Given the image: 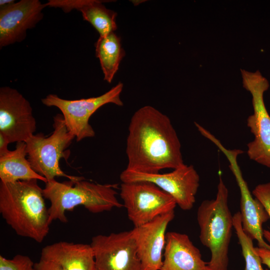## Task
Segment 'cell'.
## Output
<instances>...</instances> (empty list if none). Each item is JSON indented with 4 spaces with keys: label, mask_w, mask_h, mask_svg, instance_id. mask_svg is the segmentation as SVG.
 I'll return each instance as SVG.
<instances>
[{
    "label": "cell",
    "mask_w": 270,
    "mask_h": 270,
    "mask_svg": "<svg viewBox=\"0 0 270 270\" xmlns=\"http://www.w3.org/2000/svg\"><path fill=\"white\" fill-rule=\"evenodd\" d=\"M96 56L98 58L104 80L110 84L126 55L120 38L115 32L100 36L95 44Z\"/></svg>",
    "instance_id": "cell-18"
},
{
    "label": "cell",
    "mask_w": 270,
    "mask_h": 270,
    "mask_svg": "<svg viewBox=\"0 0 270 270\" xmlns=\"http://www.w3.org/2000/svg\"><path fill=\"white\" fill-rule=\"evenodd\" d=\"M206 137L217 146L229 162V167L240 190V212L244 232L253 240H257L258 247L270 250V244L264 238L262 228V224L270 218L269 216L260 202L253 198L237 162L238 156L243 152L240 150L227 149L210 133L207 134Z\"/></svg>",
    "instance_id": "cell-10"
},
{
    "label": "cell",
    "mask_w": 270,
    "mask_h": 270,
    "mask_svg": "<svg viewBox=\"0 0 270 270\" xmlns=\"http://www.w3.org/2000/svg\"><path fill=\"white\" fill-rule=\"evenodd\" d=\"M120 190L124 206L134 227L174 210L177 205L172 196L150 182H122Z\"/></svg>",
    "instance_id": "cell-8"
},
{
    "label": "cell",
    "mask_w": 270,
    "mask_h": 270,
    "mask_svg": "<svg viewBox=\"0 0 270 270\" xmlns=\"http://www.w3.org/2000/svg\"><path fill=\"white\" fill-rule=\"evenodd\" d=\"M124 84L119 82L104 94L96 97L68 100L54 94H49L42 99L47 106H55L62 112L68 130L76 137L77 142L95 136L89 124L90 116L100 107L108 104L122 106L120 99Z\"/></svg>",
    "instance_id": "cell-7"
},
{
    "label": "cell",
    "mask_w": 270,
    "mask_h": 270,
    "mask_svg": "<svg viewBox=\"0 0 270 270\" xmlns=\"http://www.w3.org/2000/svg\"><path fill=\"white\" fill-rule=\"evenodd\" d=\"M115 184H100L84 178L59 182L55 179L45 183L42 188L44 198L50 200L49 220L68 222L66 210L83 206L90 212L97 214L124 206L118 200Z\"/></svg>",
    "instance_id": "cell-3"
},
{
    "label": "cell",
    "mask_w": 270,
    "mask_h": 270,
    "mask_svg": "<svg viewBox=\"0 0 270 270\" xmlns=\"http://www.w3.org/2000/svg\"><path fill=\"white\" fill-rule=\"evenodd\" d=\"M38 180L0 182V213L20 236L42 242L50 223Z\"/></svg>",
    "instance_id": "cell-2"
},
{
    "label": "cell",
    "mask_w": 270,
    "mask_h": 270,
    "mask_svg": "<svg viewBox=\"0 0 270 270\" xmlns=\"http://www.w3.org/2000/svg\"><path fill=\"white\" fill-rule=\"evenodd\" d=\"M35 270H64L58 263L40 256L38 262L34 263Z\"/></svg>",
    "instance_id": "cell-23"
},
{
    "label": "cell",
    "mask_w": 270,
    "mask_h": 270,
    "mask_svg": "<svg viewBox=\"0 0 270 270\" xmlns=\"http://www.w3.org/2000/svg\"><path fill=\"white\" fill-rule=\"evenodd\" d=\"M122 182H150L172 196L180 208L192 209L200 186V176L192 165L184 164L171 172L146 174L125 169L120 174Z\"/></svg>",
    "instance_id": "cell-9"
},
{
    "label": "cell",
    "mask_w": 270,
    "mask_h": 270,
    "mask_svg": "<svg viewBox=\"0 0 270 270\" xmlns=\"http://www.w3.org/2000/svg\"><path fill=\"white\" fill-rule=\"evenodd\" d=\"M104 2L108 1L86 0L78 10L81 12L83 19L90 24L98 32L100 36L114 32L117 29V13L107 8L102 4Z\"/></svg>",
    "instance_id": "cell-19"
},
{
    "label": "cell",
    "mask_w": 270,
    "mask_h": 270,
    "mask_svg": "<svg viewBox=\"0 0 270 270\" xmlns=\"http://www.w3.org/2000/svg\"><path fill=\"white\" fill-rule=\"evenodd\" d=\"M255 198L262 204L270 218V182L256 186L252 192ZM263 236L270 244V231L263 230Z\"/></svg>",
    "instance_id": "cell-22"
},
{
    "label": "cell",
    "mask_w": 270,
    "mask_h": 270,
    "mask_svg": "<svg viewBox=\"0 0 270 270\" xmlns=\"http://www.w3.org/2000/svg\"><path fill=\"white\" fill-rule=\"evenodd\" d=\"M15 2L14 0H0V7L4 6L10 4Z\"/></svg>",
    "instance_id": "cell-26"
},
{
    "label": "cell",
    "mask_w": 270,
    "mask_h": 270,
    "mask_svg": "<svg viewBox=\"0 0 270 270\" xmlns=\"http://www.w3.org/2000/svg\"><path fill=\"white\" fill-rule=\"evenodd\" d=\"M90 244L95 270H142L130 230L95 236Z\"/></svg>",
    "instance_id": "cell-11"
},
{
    "label": "cell",
    "mask_w": 270,
    "mask_h": 270,
    "mask_svg": "<svg viewBox=\"0 0 270 270\" xmlns=\"http://www.w3.org/2000/svg\"><path fill=\"white\" fill-rule=\"evenodd\" d=\"M233 224L245 261L244 270H268L262 268L261 259L254 246L253 240L242 229L240 212L233 216Z\"/></svg>",
    "instance_id": "cell-20"
},
{
    "label": "cell",
    "mask_w": 270,
    "mask_h": 270,
    "mask_svg": "<svg viewBox=\"0 0 270 270\" xmlns=\"http://www.w3.org/2000/svg\"><path fill=\"white\" fill-rule=\"evenodd\" d=\"M52 126L54 130L50 136L38 133L33 134L25 142L28 160L32 168L47 182L59 176L73 181L84 178L67 174L60 168V160L62 158H68L69 154L65 150L76 137L68 130L62 114L54 116Z\"/></svg>",
    "instance_id": "cell-5"
},
{
    "label": "cell",
    "mask_w": 270,
    "mask_h": 270,
    "mask_svg": "<svg viewBox=\"0 0 270 270\" xmlns=\"http://www.w3.org/2000/svg\"><path fill=\"white\" fill-rule=\"evenodd\" d=\"M255 249L261 259L262 264L270 269V250L259 247L255 248Z\"/></svg>",
    "instance_id": "cell-24"
},
{
    "label": "cell",
    "mask_w": 270,
    "mask_h": 270,
    "mask_svg": "<svg viewBox=\"0 0 270 270\" xmlns=\"http://www.w3.org/2000/svg\"><path fill=\"white\" fill-rule=\"evenodd\" d=\"M45 7L39 0H21L0 7V48L23 41L26 31L43 18Z\"/></svg>",
    "instance_id": "cell-13"
},
{
    "label": "cell",
    "mask_w": 270,
    "mask_h": 270,
    "mask_svg": "<svg viewBox=\"0 0 270 270\" xmlns=\"http://www.w3.org/2000/svg\"><path fill=\"white\" fill-rule=\"evenodd\" d=\"M128 163L126 169L158 174L184 164L181 144L170 118L150 106L132 115L126 142Z\"/></svg>",
    "instance_id": "cell-1"
},
{
    "label": "cell",
    "mask_w": 270,
    "mask_h": 270,
    "mask_svg": "<svg viewBox=\"0 0 270 270\" xmlns=\"http://www.w3.org/2000/svg\"><path fill=\"white\" fill-rule=\"evenodd\" d=\"M40 256L55 262L64 270H95L90 244L59 242L44 247Z\"/></svg>",
    "instance_id": "cell-16"
},
{
    "label": "cell",
    "mask_w": 270,
    "mask_h": 270,
    "mask_svg": "<svg viewBox=\"0 0 270 270\" xmlns=\"http://www.w3.org/2000/svg\"><path fill=\"white\" fill-rule=\"evenodd\" d=\"M174 210L159 216L130 230L136 243L142 270H160L162 264L166 228Z\"/></svg>",
    "instance_id": "cell-14"
},
{
    "label": "cell",
    "mask_w": 270,
    "mask_h": 270,
    "mask_svg": "<svg viewBox=\"0 0 270 270\" xmlns=\"http://www.w3.org/2000/svg\"><path fill=\"white\" fill-rule=\"evenodd\" d=\"M26 143L16 142L14 150L0 156V179L3 182L38 180L47 182L46 179L36 172L29 161Z\"/></svg>",
    "instance_id": "cell-17"
},
{
    "label": "cell",
    "mask_w": 270,
    "mask_h": 270,
    "mask_svg": "<svg viewBox=\"0 0 270 270\" xmlns=\"http://www.w3.org/2000/svg\"><path fill=\"white\" fill-rule=\"evenodd\" d=\"M160 270H208L200 250L184 234L167 232Z\"/></svg>",
    "instance_id": "cell-15"
},
{
    "label": "cell",
    "mask_w": 270,
    "mask_h": 270,
    "mask_svg": "<svg viewBox=\"0 0 270 270\" xmlns=\"http://www.w3.org/2000/svg\"><path fill=\"white\" fill-rule=\"evenodd\" d=\"M10 144L8 139L0 132V156H4L10 152L8 146Z\"/></svg>",
    "instance_id": "cell-25"
},
{
    "label": "cell",
    "mask_w": 270,
    "mask_h": 270,
    "mask_svg": "<svg viewBox=\"0 0 270 270\" xmlns=\"http://www.w3.org/2000/svg\"><path fill=\"white\" fill-rule=\"evenodd\" d=\"M36 121L30 102L18 90L0 88V132L10 143L26 142L35 132Z\"/></svg>",
    "instance_id": "cell-12"
},
{
    "label": "cell",
    "mask_w": 270,
    "mask_h": 270,
    "mask_svg": "<svg viewBox=\"0 0 270 270\" xmlns=\"http://www.w3.org/2000/svg\"><path fill=\"white\" fill-rule=\"evenodd\" d=\"M219 174L216 197L203 200L197 210L202 244L210 252L208 270H228L233 216L228 206V190Z\"/></svg>",
    "instance_id": "cell-4"
},
{
    "label": "cell",
    "mask_w": 270,
    "mask_h": 270,
    "mask_svg": "<svg viewBox=\"0 0 270 270\" xmlns=\"http://www.w3.org/2000/svg\"><path fill=\"white\" fill-rule=\"evenodd\" d=\"M243 87L250 94L254 114L247 118V126L254 140L247 144L250 158L270 168V116L266 110L264 95L269 88L267 78L257 70H240Z\"/></svg>",
    "instance_id": "cell-6"
},
{
    "label": "cell",
    "mask_w": 270,
    "mask_h": 270,
    "mask_svg": "<svg viewBox=\"0 0 270 270\" xmlns=\"http://www.w3.org/2000/svg\"><path fill=\"white\" fill-rule=\"evenodd\" d=\"M34 264L26 255L18 254L12 259L0 256V270H35Z\"/></svg>",
    "instance_id": "cell-21"
}]
</instances>
